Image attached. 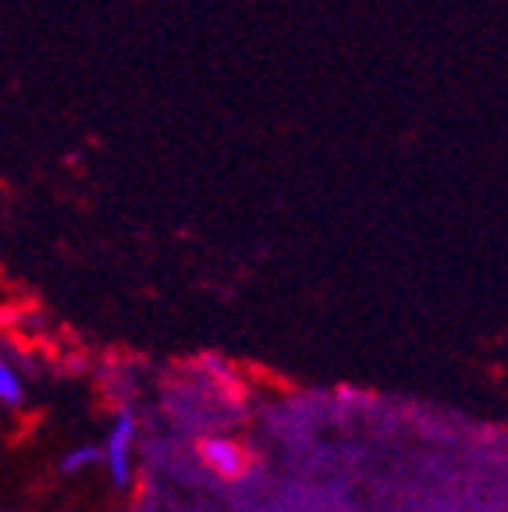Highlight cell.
<instances>
[{
	"label": "cell",
	"mask_w": 508,
	"mask_h": 512,
	"mask_svg": "<svg viewBox=\"0 0 508 512\" xmlns=\"http://www.w3.org/2000/svg\"><path fill=\"white\" fill-rule=\"evenodd\" d=\"M135 434H139V420H135V409L121 406L114 413V424L107 431V441L100 445V463L111 473L114 488H128L132 484V459H135Z\"/></svg>",
	"instance_id": "1"
},
{
	"label": "cell",
	"mask_w": 508,
	"mask_h": 512,
	"mask_svg": "<svg viewBox=\"0 0 508 512\" xmlns=\"http://www.w3.org/2000/svg\"><path fill=\"white\" fill-rule=\"evenodd\" d=\"M196 456H199V463L214 473V477L231 480V484L246 477L249 466H253L249 448L242 445L239 438H228V434H207V438H199Z\"/></svg>",
	"instance_id": "2"
},
{
	"label": "cell",
	"mask_w": 508,
	"mask_h": 512,
	"mask_svg": "<svg viewBox=\"0 0 508 512\" xmlns=\"http://www.w3.org/2000/svg\"><path fill=\"white\" fill-rule=\"evenodd\" d=\"M96 463H100V445L86 441V445H75L72 452L61 459V473H64V477H79V473L93 470Z\"/></svg>",
	"instance_id": "3"
},
{
	"label": "cell",
	"mask_w": 508,
	"mask_h": 512,
	"mask_svg": "<svg viewBox=\"0 0 508 512\" xmlns=\"http://www.w3.org/2000/svg\"><path fill=\"white\" fill-rule=\"evenodd\" d=\"M25 399V381L4 356H0V406H22Z\"/></svg>",
	"instance_id": "4"
},
{
	"label": "cell",
	"mask_w": 508,
	"mask_h": 512,
	"mask_svg": "<svg viewBox=\"0 0 508 512\" xmlns=\"http://www.w3.org/2000/svg\"><path fill=\"white\" fill-rule=\"evenodd\" d=\"M0 512H8V509H0Z\"/></svg>",
	"instance_id": "5"
}]
</instances>
